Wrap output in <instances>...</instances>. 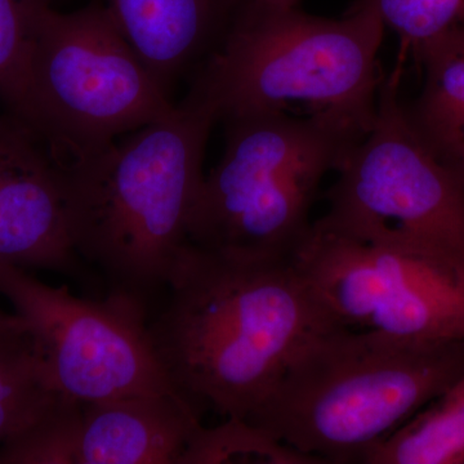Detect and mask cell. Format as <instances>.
<instances>
[{
  "instance_id": "obj_1",
  "label": "cell",
  "mask_w": 464,
  "mask_h": 464,
  "mask_svg": "<svg viewBox=\"0 0 464 464\" xmlns=\"http://www.w3.org/2000/svg\"><path fill=\"white\" fill-rule=\"evenodd\" d=\"M150 338L198 411L246 418L286 365L333 323L293 259L267 261L185 244Z\"/></svg>"
},
{
  "instance_id": "obj_2",
  "label": "cell",
  "mask_w": 464,
  "mask_h": 464,
  "mask_svg": "<svg viewBox=\"0 0 464 464\" xmlns=\"http://www.w3.org/2000/svg\"><path fill=\"white\" fill-rule=\"evenodd\" d=\"M218 114L194 83L164 118L61 166L75 255L99 267L114 295L146 308L164 292L188 243Z\"/></svg>"
},
{
  "instance_id": "obj_3",
  "label": "cell",
  "mask_w": 464,
  "mask_h": 464,
  "mask_svg": "<svg viewBox=\"0 0 464 464\" xmlns=\"http://www.w3.org/2000/svg\"><path fill=\"white\" fill-rule=\"evenodd\" d=\"M463 374L464 341L332 325L299 347L246 420L322 464L362 463Z\"/></svg>"
},
{
  "instance_id": "obj_4",
  "label": "cell",
  "mask_w": 464,
  "mask_h": 464,
  "mask_svg": "<svg viewBox=\"0 0 464 464\" xmlns=\"http://www.w3.org/2000/svg\"><path fill=\"white\" fill-rule=\"evenodd\" d=\"M384 30L374 0H359L342 18L244 3L195 83L218 121L248 112L328 116L365 134L377 115Z\"/></svg>"
},
{
  "instance_id": "obj_5",
  "label": "cell",
  "mask_w": 464,
  "mask_h": 464,
  "mask_svg": "<svg viewBox=\"0 0 464 464\" xmlns=\"http://www.w3.org/2000/svg\"><path fill=\"white\" fill-rule=\"evenodd\" d=\"M222 121L224 155L201 182L188 241L237 257L293 259L313 228L323 179L362 134L328 116L248 112Z\"/></svg>"
},
{
  "instance_id": "obj_6",
  "label": "cell",
  "mask_w": 464,
  "mask_h": 464,
  "mask_svg": "<svg viewBox=\"0 0 464 464\" xmlns=\"http://www.w3.org/2000/svg\"><path fill=\"white\" fill-rule=\"evenodd\" d=\"M334 172L316 228L426 259L464 280V188L409 123L399 69L382 78L374 123Z\"/></svg>"
},
{
  "instance_id": "obj_7",
  "label": "cell",
  "mask_w": 464,
  "mask_h": 464,
  "mask_svg": "<svg viewBox=\"0 0 464 464\" xmlns=\"http://www.w3.org/2000/svg\"><path fill=\"white\" fill-rule=\"evenodd\" d=\"M29 121L61 166L94 154L176 106L103 0L43 17L29 67Z\"/></svg>"
},
{
  "instance_id": "obj_8",
  "label": "cell",
  "mask_w": 464,
  "mask_h": 464,
  "mask_svg": "<svg viewBox=\"0 0 464 464\" xmlns=\"http://www.w3.org/2000/svg\"><path fill=\"white\" fill-rule=\"evenodd\" d=\"M0 295L23 317L54 389L79 402L179 395L149 333L148 308L121 295L74 297L0 262Z\"/></svg>"
},
{
  "instance_id": "obj_9",
  "label": "cell",
  "mask_w": 464,
  "mask_h": 464,
  "mask_svg": "<svg viewBox=\"0 0 464 464\" xmlns=\"http://www.w3.org/2000/svg\"><path fill=\"white\" fill-rule=\"evenodd\" d=\"M293 262L337 325L405 341H464V280L426 259L313 224Z\"/></svg>"
},
{
  "instance_id": "obj_10",
  "label": "cell",
  "mask_w": 464,
  "mask_h": 464,
  "mask_svg": "<svg viewBox=\"0 0 464 464\" xmlns=\"http://www.w3.org/2000/svg\"><path fill=\"white\" fill-rule=\"evenodd\" d=\"M75 257L63 168L41 134L7 111L0 116V262L69 271Z\"/></svg>"
},
{
  "instance_id": "obj_11",
  "label": "cell",
  "mask_w": 464,
  "mask_h": 464,
  "mask_svg": "<svg viewBox=\"0 0 464 464\" xmlns=\"http://www.w3.org/2000/svg\"><path fill=\"white\" fill-rule=\"evenodd\" d=\"M199 411L179 395L67 402L54 418L57 464H177Z\"/></svg>"
},
{
  "instance_id": "obj_12",
  "label": "cell",
  "mask_w": 464,
  "mask_h": 464,
  "mask_svg": "<svg viewBox=\"0 0 464 464\" xmlns=\"http://www.w3.org/2000/svg\"><path fill=\"white\" fill-rule=\"evenodd\" d=\"M152 75L168 92L174 81L218 44L234 0H103Z\"/></svg>"
},
{
  "instance_id": "obj_13",
  "label": "cell",
  "mask_w": 464,
  "mask_h": 464,
  "mask_svg": "<svg viewBox=\"0 0 464 464\" xmlns=\"http://www.w3.org/2000/svg\"><path fill=\"white\" fill-rule=\"evenodd\" d=\"M423 83L411 105L409 123L447 166L464 155V26L424 43L413 52Z\"/></svg>"
},
{
  "instance_id": "obj_14",
  "label": "cell",
  "mask_w": 464,
  "mask_h": 464,
  "mask_svg": "<svg viewBox=\"0 0 464 464\" xmlns=\"http://www.w3.org/2000/svg\"><path fill=\"white\" fill-rule=\"evenodd\" d=\"M362 464H464V374L375 445Z\"/></svg>"
},
{
  "instance_id": "obj_15",
  "label": "cell",
  "mask_w": 464,
  "mask_h": 464,
  "mask_svg": "<svg viewBox=\"0 0 464 464\" xmlns=\"http://www.w3.org/2000/svg\"><path fill=\"white\" fill-rule=\"evenodd\" d=\"M63 399L29 329L0 337V445L39 422Z\"/></svg>"
},
{
  "instance_id": "obj_16",
  "label": "cell",
  "mask_w": 464,
  "mask_h": 464,
  "mask_svg": "<svg viewBox=\"0 0 464 464\" xmlns=\"http://www.w3.org/2000/svg\"><path fill=\"white\" fill-rule=\"evenodd\" d=\"M322 464L275 439L244 418H226L213 429L192 433L177 464Z\"/></svg>"
},
{
  "instance_id": "obj_17",
  "label": "cell",
  "mask_w": 464,
  "mask_h": 464,
  "mask_svg": "<svg viewBox=\"0 0 464 464\" xmlns=\"http://www.w3.org/2000/svg\"><path fill=\"white\" fill-rule=\"evenodd\" d=\"M52 0H0V101L29 121V67L43 17Z\"/></svg>"
},
{
  "instance_id": "obj_18",
  "label": "cell",
  "mask_w": 464,
  "mask_h": 464,
  "mask_svg": "<svg viewBox=\"0 0 464 464\" xmlns=\"http://www.w3.org/2000/svg\"><path fill=\"white\" fill-rule=\"evenodd\" d=\"M386 29L411 52L464 26V0H374Z\"/></svg>"
},
{
  "instance_id": "obj_19",
  "label": "cell",
  "mask_w": 464,
  "mask_h": 464,
  "mask_svg": "<svg viewBox=\"0 0 464 464\" xmlns=\"http://www.w3.org/2000/svg\"><path fill=\"white\" fill-rule=\"evenodd\" d=\"M26 328L27 325L23 317L18 316L17 314H7L0 310V337Z\"/></svg>"
},
{
  "instance_id": "obj_20",
  "label": "cell",
  "mask_w": 464,
  "mask_h": 464,
  "mask_svg": "<svg viewBox=\"0 0 464 464\" xmlns=\"http://www.w3.org/2000/svg\"><path fill=\"white\" fill-rule=\"evenodd\" d=\"M235 5L244 3H257V5H275V7H297L301 0H234Z\"/></svg>"
},
{
  "instance_id": "obj_21",
  "label": "cell",
  "mask_w": 464,
  "mask_h": 464,
  "mask_svg": "<svg viewBox=\"0 0 464 464\" xmlns=\"http://www.w3.org/2000/svg\"><path fill=\"white\" fill-rule=\"evenodd\" d=\"M447 167L451 170V173L456 176V179L458 181H459L460 185H462V188H464V155L462 158L451 161L450 164H447Z\"/></svg>"
}]
</instances>
